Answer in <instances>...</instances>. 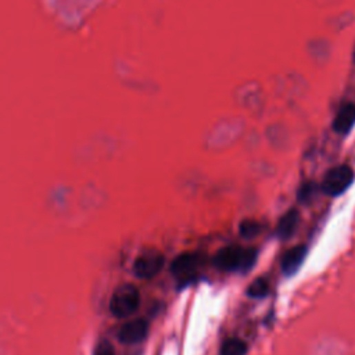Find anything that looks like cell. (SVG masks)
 <instances>
[{
	"instance_id": "1",
	"label": "cell",
	"mask_w": 355,
	"mask_h": 355,
	"mask_svg": "<svg viewBox=\"0 0 355 355\" xmlns=\"http://www.w3.org/2000/svg\"><path fill=\"white\" fill-rule=\"evenodd\" d=\"M257 252L254 249H243L241 246H229L216 253L214 267L223 272L246 271L256 263Z\"/></svg>"
},
{
	"instance_id": "2",
	"label": "cell",
	"mask_w": 355,
	"mask_h": 355,
	"mask_svg": "<svg viewBox=\"0 0 355 355\" xmlns=\"http://www.w3.org/2000/svg\"><path fill=\"white\" fill-rule=\"evenodd\" d=\"M141 304V293L134 285H121L116 287L110 300V311L116 318H128L135 314Z\"/></svg>"
},
{
	"instance_id": "3",
	"label": "cell",
	"mask_w": 355,
	"mask_h": 355,
	"mask_svg": "<svg viewBox=\"0 0 355 355\" xmlns=\"http://www.w3.org/2000/svg\"><path fill=\"white\" fill-rule=\"evenodd\" d=\"M355 181V174L351 167L343 164L330 168L321 183V190L330 197H338L344 194Z\"/></svg>"
},
{
	"instance_id": "4",
	"label": "cell",
	"mask_w": 355,
	"mask_h": 355,
	"mask_svg": "<svg viewBox=\"0 0 355 355\" xmlns=\"http://www.w3.org/2000/svg\"><path fill=\"white\" fill-rule=\"evenodd\" d=\"M165 258L159 250L143 252L134 264V272L141 279H152L164 268Z\"/></svg>"
},
{
	"instance_id": "5",
	"label": "cell",
	"mask_w": 355,
	"mask_h": 355,
	"mask_svg": "<svg viewBox=\"0 0 355 355\" xmlns=\"http://www.w3.org/2000/svg\"><path fill=\"white\" fill-rule=\"evenodd\" d=\"M201 264H203V258L199 253H183L172 261L171 272L176 278L187 281L196 274V271Z\"/></svg>"
},
{
	"instance_id": "6",
	"label": "cell",
	"mask_w": 355,
	"mask_h": 355,
	"mask_svg": "<svg viewBox=\"0 0 355 355\" xmlns=\"http://www.w3.org/2000/svg\"><path fill=\"white\" fill-rule=\"evenodd\" d=\"M149 322L146 319H134L125 323L118 332V340L124 344H138L146 338Z\"/></svg>"
},
{
	"instance_id": "7",
	"label": "cell",
	"mask_w": 355,
	"mask_h": 355,
	"mask_svg": "<svg viewBox=\"0 0 355 355\" xmlns=\"http://www.w3.org/2000/svg\"><path fill=\"white\" fill-rule=\"evenodd\" d=\"M308 254V247L305 245H297L287 250L285 256L282 257V271L286 276H293L298 272V270L303 267L305 258Z\"/></svg>"
},
{
	"instance_id": "8",
	"label": "cell",
	"mask_w": 355,
	"mask_h": 355,
	"mask_svg": "<svg viewBox=\"0 0 355 355\" xmlns=\"http://www.w3.org/2000/svg\"><path fill=\"white\" fill-rule=\"evenodd\" d=\"M355 125V104L347 103L340 107L337 111L334 121H333V131L338 135H348Z\"/></svg>"
},
{
	"instance_id": "9",
	"label": "cell",
	"mask_w": 355,
	"mask_h": 355,
	"mask_svg": "<svg viewBox=\"0 0 355 355\" xmlns=\"http://www.w3.org/2000/svg\"><path fill=\"white\" fill-rule=\"evenodd\" d=\"M300 222V214L296 208L289 210L287 212L283 214V216L279 219L278 222V227H276V234L282 241H287L289 238L296 233L297 226Z\"/></svg>"
},
{
	"instance_id": "10",
	"label": "cell",
	"mask_w": 355,
	"mask_h": 355,
	"mask_svg": "<svg viewBox=\"0 0 355 355\" xmlns=\"http://www.w3.org/2000/svg\"><path fill=\"white\" fill-rule=\"evenodd\" d=\"M247 344L241 338H229L222 344L221 355H246Z\"/></svg>"
},
{
	"instance_id": "11",
	"label": "cell",
	"mask_w": 355,
	"mask_h": 355,
	"mask_svg": "<svg viewBox=\"0 0 355 355\" xmlns=\"http://www.w3.org/2000/svg\"><path fill=\"white\" fill-rule=\"evenodd\" d=\"M270 292V283L264 278L256 279L249 287H247V296L252 298H263Z\"/></svg>"
},
{
	"instance_id": "12",
	"label": "cell",
	"mask_w": 355,
	"mask_h": 355,
	"mask_svg": "<svg viewBox=\"0 0 355 355\" xmlns=\"http://www.w3.org/2000/svg\"><path fill=\"white\" fill-rule=\"evenodd\" d=\"M239 232H241L243 238L250 239V238H254V236H257L261 232V225L256 219H245L241 223Z\"/></svg>"
},
{
	"instance_id": "13",
	"label": "cell",
	"mask_w": 355,
	"mask_h": 355,
	"mask_svg": "<svg viewBox=\"0 0 355 355\" xmlns=\"http://www.w3.org/2000/svg\"><path fill=\"white\" fill-rule=\"evenodd\" d=\"M93 355H115V349L110 341L103 340L96 345Z\"/></svg>"
},
{
	"instance_id": "14",
	"label": "cell",
	"mask_w": 355,
	"mask_h": 355,
	"mask_svg": "<svg viewBox=\"0 0 355 355\" xmlns=\"http://www.w3.org/2000/svg\"><path fill=\"white\" fill-rule=\"evenodd\" d=\"M315 192H316V187H315V185H314L312 182L304 183L303 187H301L300 192H298V199H300L301 201H307L310 197L314 196Z\"/></svg>"
},
{
	"instance_id": "15",
	"label": "cell",
	"mask_w": 355,
	"mask_h": 355,
	"mask_svg": "<svg viewBox=\"0 0 355 355\" xmlns=\"http://www.w3.org/2000/svg\"><path fill=\"white\" fill-rule=\"evenodd\" d=\"M354 63H355V49H354Z\"/></svg>"
}]
</instances>
